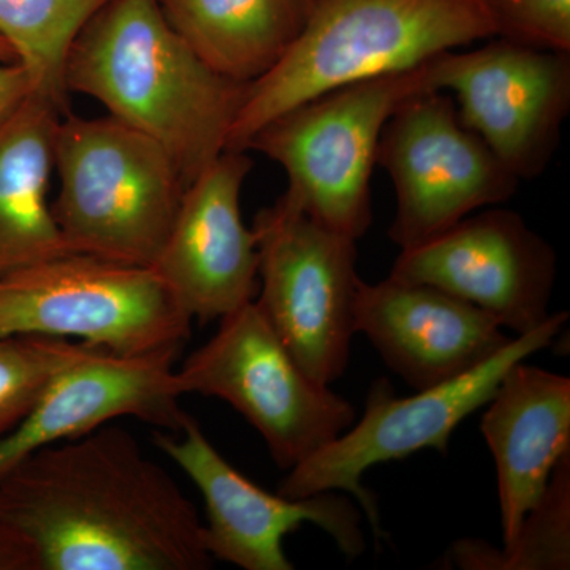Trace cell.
Returning <instances> with one entry per match:
<instances>
[{"label": "cell", "instance_id": "obj_5", "mask_svg": "<svg viewBox=\"0 0 570 570\" xmlns=\"http://www.w3.org/2000/svg\"><path fill=\"white\" fill-rule=\"evenodd\" d=\"M426 89L423 63L341 86L266 122L245 151L284 168L292 204L358 242L373 223L370 184L382 130L407 97Z\"/></svg>", "mask_w": 570, "mask_h": 570}, {"label": "cell", "instance_id": "obj_3", "mask_svg": "<svg viewBox=\"0 0 570 570\" xmlns=\"http://www.w3.org/2000/svg\"><path fill=\"white\" fill-rule=\"evenodd\" d=\"M493 37L485 0H314L284 58L247 86L227 149L245 151L262 126L321 94Z\"/></svg>", "mask_w": 570, "mask_h": 570}, {"label": "cell", "instance_id": "obj_13", "mask_svg": "<svg viewBox=\"0 0 570 570\" xmlns=\"http://www.w3.org/2000/svg\"><path fill=\"white\" fill-rule=\"evenodd\" d=\"M390 277L448 292L520 336L551 316L557 254L519 213L490 206L401 249Z\"/></svg>", "mask_w": 570, "mask_h": 570}, {"label": "cell", "instance_id": "obj_19", "mask_svg": "<svg viewBox=\"0 0 570 570\" xmlns=\"http://www.w3.org/2000/svg\"><path fill=\"white\" fill-rule=\"evenodd\" d=\"M165 18L214 71L250 85L305 29L314 0H159Z\"/></svg>", "mask_w": 570, "mask_h": 570}, {"label": "cell", "instance_id": "obj_10", "mask_svg": "<svg viewBox=\"0 0 570 570\" xmlns=\"http://www.w3.org/2000/svg\"><path fill=\"white\" fill-rule=\"evenodd\" d=\"M376 164L395 187L389 236L401 249L422 245L478 209L505 204L520 183L464 126L453 97L434 89L412 94L393 111Z\"/></svg>", "mask_w": 570, "mask_h": 570}, {"label": "cell", "instance_id": "obj_1", "mask_svg": "<svg viewBox=\"0 0 570 570\" xmlns=\"http://www.w3.org/2000/svg\"><path fill=\"white\" fill-rule=\"evenodd\" d=\"M0 519L29 540L40 570L213 568L194 502L116 422L9 469Z\"/></svg>", "mask_w": 570, "mask_h": 570}, {"label": "cell", "instance_id": "obj_11", "mask_svg": "<svg viewBox=\"0 0 570 570\" xmlns=\"http://www.w3.org/2000/svg\"><path fill=\"white\" fill-rule=\"evenodd\" d=\"M434 91L452 92L464 126L519 181L547 170L570 111V52L493 37L423 62Z\"/></svg>", "mask_w": 570, "mask_h": 570}, {"label": "cell", "instance_id": "obj_6", "mask_svg": "<svg viewBox=\"0 0 570 570\" xmlns=\"http://www.w3.org/2000/svg\"><path fill=\"white\" fill-rule=\"evenodd\" d=\"M193 322L151 266L67 253L0 275V337H59L119 355L179 354Z\"/></svg>", "mask_w": 570, "mask_h": 570}, {"label": "cell", "instance_id": "obj_17", "mask_svg": "<svg viewBox=\"0 0 570 570\" xmlns=\"http://www.w3.org/2000/svg\"><path fill=\"white\" fill-rule=\"evenodd\" d=\"M480 431L497 466L502 543H509L570 452V379L515 363L487 404Z\"/></svg>", "mask_w": 570, "mask_h": 570}, {"label": "cell", "instance_id": "obj_23", "mask_svg": "<svg viewBox=\"0 0 570 570\" xmlns=\"http://www.w3.org/2000/svg\"><path fill=\"white\" fill-rule=\"evenodd\" d=\"M497 37L570 52V0H485Z\"/></svg>", "mask_w": 570, "mask_h": 570}, {"label": "cell", "instance_id": "obj_12", "mask_svg": "<svg viewBox=\"0 0 570 570\" xmlns=\"http://www.w3.org/2000/svg\"><path fill=\"white\" fill-rule=\"evenodd\" d=\"M154 444L200 491L205 546L214 561L245 570H294L284 539L303 523L325 531L347 560L365 553L362 512L346 494L292 499L268 493L232 466L189 414L175 433L156 431Z\"/></svg>", "mask_w": 570, "mask_h": 570}, {"label": "cell", "instance_id": "obj_8", "mask_svg": "<svg viewBox=\"0 0 570 570\" xmlns=\"http://www.w3.org/2000/svg\"><path fill=\"white\" fill-rule=\"evenodd\" d=\"M219 322L212 340L176 367L183 396L195 393L230 404L285 471L354 425L351 401L307 376L255 299Z\"/></svg>", "mask_w": 570, "mask_h": 570}, {"label": "cell", "instance_id": "obj_18", "mask_svg": "<svg viewBox=\"0 0 570 570\" xmlns=\"http://www.w3.org/2000/svg\"><path fill=\"white\" fill-rule=\"evenodd\" d=\"M62 116L32 92L0 127V275L70 253L48 198Z\"/></svg>", "mask_w": 570, "mask_h": 570}, {"label": "cell", "instance_id": "obj_7", "mask_svg": "<svg viewBox=\"0 0 570 570\" xmlns=\"http://www.w3.org/2000/svg\"><path fill=\"white\" fill-rule=\"evenodd\" d=\"M568 321V311L553 313L534 332L512 337L508 346L471 373L433 389L419 390L409 397H396L390 381L377 379L367 393L362 420L311 459L292 468L277 493L292 499L324 491L352 494L381 542L387 532L382 530L376 497L362 483L367 469L407 459L425 449L448 455L453 431L489 404L505 371L550 347Z\"/></svg>", "mask_w": 570, "mask_h": 570}, {"label": "cell", "instance_id": "obj_25", "mask_svg": "<svg viewBox=\"0 0 570 570\" xmlns=\"http://www.w3.org/2000/svg\"><path fill=\"white\" fill-rule=\"evenodd\" d=\"M0 570H40L29 540L0 519Z\"/></svg>", "mask_w": 570, "mask_h": 570}, {"label": "cell", "instance_id": "obj_26", "mask_svg": "<svg viewBox=\"0 0 570 570\" xmlns=\"http://www.w3.org/2000/svg\"><path fill=\"white\" fill-rule=\"evenodd\" d=\"M0 61L2 62H18L17 55H14L13 48L7 43V40L0 36Z\"/></svg>", "mask_w": 570, "mask_h": 570}, {"label": "cell", "instance_id": "obj_4", "mask_svg": "<svg viewBox=\"0 0 570 570\" xmlns=\"http://www.w3.org/2000/svg\"><path fill=\"white\" fill-rule=\"evenodd\" d=\"M55 170L52 214L70 253L154 265L187 187L163 146L110 115L69 111L56 130Z\"/></svg>", "mask_w": 570, "mask_h": 570}, {"label": "cell", "instance_id": "obj_22", "mask_svg": "<svg viewBox=\"0 0 570 570\" xmlns=\"http://www.w3.org/2000/svg\"><path fill=\"white\" fill-rule=\"evenodd\" d=\"M86 347L59 337H0V439L24 419L48 382L85 354Z\"/></svg>", "mask_w": 570, "mask_h": 570}, {"label": "cell", "instance_id": "obj_20", "mask_svg": "<svg viewBox=\"0 0 570 570\" xmlns=\"http://www.w3.org/2000/svg\"><path fill=\"white\" fill-rule=\"evenodd\" d=\"M110 0H0V36L28 71L33 92L69 112L63 67L78 33Z\"/></svg>", "mask_w": 570, "mask_h": 570}, {"label": "cell", "instance_id": "obj_2", "mask_svg": "<svg viewBox=\"0 0 570 570\" xmlns=\"http://www.w3.org/2000/svg\"><path fill=\"white\" fill-rule=\"evenodd\" d=\"M63 85L163 146L186 184L227 149L249 86L206 66L159 0L105 3L71 45Z\"/></svg>", "mask_w": 570, "mask_h": 570}, {"label": "cell", "instance_id": "obj_16", "mask_svg": "<svg viewBox=\"0 0 570 570\" xmlns=\"http://www.w3.org/2000/svg\"><path fill=\"white\" fill-rule=\"evenodd\" d=\"M355 332L415 392L471 373L512 341L480 307L390 276L376 284L360 279Z\"/></svg>", "mask_w": 570, "mask_h": 570}, {"label": "cell", "instance_id": "obj_14", "mask_svg": "<svg viewBox=\"0 0 570 570\" xmlns=\"http://www.w3.org/2000/svg\"><path fill=\"white\" fill-rule=\"evenodd\" d=\"M253 165L247 151L225 149L195 176L151 266L200 324L219 321L257 296V238L239 202Z\"/></svg>", "mask_w": 570, "mask_h": 570}, {"label": "cell", "instance_id": "obj_15", "mask_svg": "<svg viewBox=\"0 0 570 570\" xmlns=\"http://www.w3.org/2000/svg\"><path fill=\"white\" fill-rule=\"evenodd\" d=\"M176 352L119 355L89 347L48 382L24 419L0 439V478L22 459L122 417L178 431L187 412Z\"/></svg>", "mask_w": 570, "mask_h": 570}, {"label": "cell", "instance_id": "obj_24", "mask_svg": "<svg viewBox=\"0 0 570 570\" xmlns=\"http://www.w3.org/2000/svg\"><path fill=\"white\" fill-rule=\"evenodd\" d=\"M33 92L31 78L20 62L0 61V127Z\"/></svg>", "mask_w": 570, "mask_h": 570}, {"label": "cell", "instance_id": "obj_9", "mask_svg": "<svg viewBox=\"0 0 570 570\" xmlns=\"http://www.w3.org/2000/svg\"><path fill=\"white\" fill-rule=\"evenodd\" d=\"M255 303L307 376L343 377L355 332L356 239L325 227L285 195L255 216Z\"/></svg>", "mask_w": 570, "mask_h": 570}, {"label": "cell", "instance_id": "obj_21", "mask_svg": "<svg viewBox=\"0 0 570 570\" xmlns=\"http://www.w3.org/2000/svg\"><path fill=\"white\" fill-rule=\"evenodd\" d=\"M449 564L463 570H568L570 568V452L566 453L546 493L502 549L482 539H460Z\"/></svg>", "mask_w": 570, "mask_h": 570}]
</instances>
